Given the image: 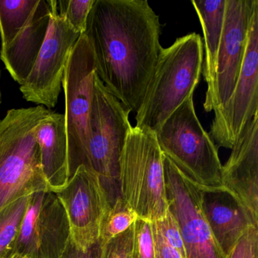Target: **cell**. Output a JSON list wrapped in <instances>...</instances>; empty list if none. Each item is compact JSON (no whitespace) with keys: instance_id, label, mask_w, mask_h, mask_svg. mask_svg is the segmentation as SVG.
I'll return each instance as SVG.
<instances>
[{"instance_id":"cell-24","label":"cell","mask_w":258,"mask_h":258,"mask_svg":"<svg viewBox=\"0 0 258 258\" xmlns=\"http://www.w3.org/2000/svg\"><path fill=\"white\" fill-rule=\"evenodd\" d=\"M258 226H250L238 240L226 258L258 257Z\"/></svg>"},{"instance_id":"cell-26","label":"cell","mask_w":258,"mask_h":258,"mask_svg":"<svg viewBox=\"0 0 258 258\" xmlns=\"http://www.w3.org/2000/svg\"><path fill=\"white\" fill-rule=\"evenodd\" d=\"M152 229L155 242V258H182L180 253L166 241L155 222L152 223Z\"/></svg>"},{"instance_id":"cell-4","label":"cell","mask_w":258,"mask_h":258,"mask_svg":"<svg viewBox=\"0 0 258 258\" xmlns=\"http://www.w3.org/2000/svg\"><path fill=\"white\" fill-rule=\"evenodd\" d=\"M119 188L139 218L153 223L167 214L164 159L153 131L131 128L120 157Z\"/></svg>"},{"instance_id":"cell-11","label":"cell","mask_w":258,"mask_h":258,"mask_svg":"<svg viewBox=\"0 0 258 258\" xmlns=\"http://www.w3.org/2000/svg\"><path fill=\"white\" fill-rule=\"evenodd\" d=\"M169 211L176 219L186 258H226L202 209V190L163 154Z\"/></svg>"},{"instance_id":"cell-22","label":"cell","mask_w":258,"mask_h":258,"mask_svg":"<svg viewBox=\"0 0 258 258\" xmlns=\"http://www.w3.org/2000/svg\"><path fill=\"white\" fill-rule=\"evenodd\" d=\"M132 258H155L152 222L138 218L134 223Z\"/></svg>"},{"instance_id":"cell-23","label":"cell","mask_w":258,"mask_h":258,"mask_svg":"<svg viewBox=\"0 0 258 258\" xmlns=\"http://www.w3.org/2000/svg\"><path fill=\"white\" fill-rule=\"evenodd\" d=\"M134 224L108 242H100L99 258H132Z\"/></svg>"},{"instance_id":"cell-27","label":"cell","mask_w":258,"mask_h":258,"mask_svg":"<svg viewBox=\"0 0 258 258\" xmlns=\"http://www.w3.org/2000/svg\"><path fill=\"white\" fill-rule=\"evenodd\" d=\"M101 243L98 241L94 245L86 250L78 249L72 241H69L67 248L61 258H99Z\"/></svg>"},{"instance_id":"cell-1","label":"cell","mask_w":258,"mask_h":258,"mask_svg":"<svg viewBox=\"0 0 258 258\" xmlns=\"http://www.w3.org/2000/svg\"><path fill=\"white\" fill-rule=\"evenodd\" d=\"M159 16L146 0H96L87 19L96 72L131 112L143 100L162 46Z\"/></svg>"},{"instance_id":"cell-21","label":"cell","mask_w":258,"mask_h":258,"mask_svg":"<svg viewBox=\"0 0 258 258\" xmlns=\"http://www.w3.org/2000/svg\"><path fill=\"white\" fill-rule=\"evenodd\" d=\"M96 0H57L60 16L80 34H84L87 19Z\"/></svg>"},{"instance_id":"cell-7","label":"cell","mask_w":258,"mask_h":258,"mask_svg":"<svg viewBox=\"0 0 258 258\" xmlns=\"http://www.w3.org/2000/svg\"><path fill=\"white\" fill-rule=\"evenodd\" d=\"M49 0H0V58L22 85L34 68L50 22Z\"/></svg>"},{"instance_id":"cell-17","label":"cell","mask_w":258,"mask_h":258,"mask_svg":"<svg viewBox=\"0 0 258 258\" xmlns=\"http://www.w3.org/2000/svg\"><path fill=\"white\" fill-rule=\"evenodd\" d=\"M36 138L46 182L56 192L71 178L64 114L51 111L37 126Z\"/></svg>"},{"instance_id":"cell-13","label":"cell","mask_w":258,"mask_h":258,"mask_svg":"<svg viewBox=\"0 0 258 258\" xmlns=\"http://www.w3.org/2000/svg\"><path fill=\"white\" fill-rule=\"evenodd\" d=\"M70 241L66 211L56 195H31L21 224L15 253L31 258H61Z\"/></svg>"},{"instance_id":"cell-9","label":"cell","mask_w":258,"mask_h":258,"mask_svg":"<svg viewBox=\"0 0 258 258\" xmlns=\"http://www.w3.org/2000/svg\"><path fill=\"white\" fill-rule=\"evenodd\" d=\"M258 114V0H254L241 72L232 94L214 112L210 137L217 146L232 149L246 126Z\"/></svg>"},{"instance_id":"cell-8","label":"cell","mask_w":258,"mask_h":258,"mask_svg":"<svg viewBox=\"0 0 258 258\" xmlns=\"http://www.w3.org/2000/svg\"><path fill=\"white\" fill-rule=\"evenodd\" d=\"M95 72L93 48L87 36L81 34L71 52L62 81L71 177L78 167L87 165L89 115Z\"/></svg>"},{"instance_id":"cell-16","label":"cell","mask_w":258,"mask_h":258,"mask_svg":"<svg viewBox=\"0 0 258 258\" xmlns=\"http://www.w3.org/2000/svg\"><path fill=\"white\" fill-rule=\"evenodd\" d=\"M202 205L211 232L226 256L250 226H258L224 188L202 190Z\"/></svg>"},{"instance_id":"cell-19","label":"cell","mask_w":258,"mask_h":258,"mask_svg":"<svg viewBox=\"0 0 258 258\" xmlns=\"http://www.w3.org/2000/svg\"><path fill=\"white\" fill-rule=\"evenodd\" d=\"M29 197L21 198L0 211V258H9L15 253Z\"/></svg>"},{"instance_id":"cell-15","label":"cell","mask_w":258,"mask_h":258,"mask_svg":"<svg viewBox=\"0 0 258 258\" xmlns=\"http://www.w3.org/2000/svg\"><path fill=\"white\" fill-rule=\"evenodd\" d=\"M231 149L222 166V185L258 225V114Z\"/></svg>"},{"instance_id":"cell-12","label":"cell","mask_w":258,"mask_h":258,"mask_svg":"<svg viewBox=\"0 0 258 258\" xmlns=\"http://www.w3.org/2000/svg\"><path fill=\"white\" fill-rule=\"evenodd\" d=\"M54 193L66 211L72 242L81 250L96 244L111 206L99 176L81 165L66 185Z\"/></svg>"},{"instance_id":"cell-5","label":"cell","mask_w":258,"mask_h":258,"mask_svg":"<svg viewBox=\"0 0 258 258\" xmlns=\"http://www.w3.org/2000/svg\"><path fill=\"white\" fill-rule=\"evenodd\" d=\"M161 152L202 190L223 188L218 146L201 124L193 96L155 132Z\"/></svg>"},{"instance_id":"cell-25","label":"cell","mask_w":258,"mask_h":258,"mask_svg":"<svg viewBox=\"0 0 258 258\" xmlns=\"http://www.w3.org/2000/svg\"><path fill=\"white\" fill-rule=\"evenodd\" d=\"M155 223L161 229L166 241L180 253L182 258H186L180 230L177 222L171 212L168 210L165 217Z\"/></svg>"},{"instance_id":"cell-6","label":"cell","mask_w":258,"mask_h":258,"mask_svg":"<svg viewBox=\"0 0 258 258\" xmlns=\"http://www.w3.org/2000/svg\"><path fill=\"white\" fill-rule=\"evenodd\" d=\"M131 111L108 90L95 72L89 115L87 168L100 179L112 205L120 196L122 152L131 126Z\"/></svg>"},{"instance_id":"cell-20","label":"cell","mask_w":258,"mask_h":258,"mask_svg":"<svg viewBox=\"0 0 258 258\" xmlns=\"http://www.w3.org/2000/svg\"><path fill=\"white\" fill-rule=\"evenodd\" d=\"M138 218L137 213L121 196H119L111 205L104 220L99 241L102 244L108 242L127 230Z\"/></svg>"},{"instance_id":"cell-3","label":"cell","mask_w":258,"mask_h":258,"mask_svg":"<svg viewBox=\"0 0 258 258\" xmlns=\"http://www.w3.org/2000/svg\"><path fill=\"white\" fill-rule=\"evenodd\" d=\"M51 111L42 105L13 108L0 120V211L21 198L51 191L36 138L37 126Z\"/></svg>"},{"instance_id":"cell-28","label":"cell","mask_w":258,"mask_h":258,"mask_svg":"<svg viewBox=\"0 0 258 258\" xmlns=\"http://www.w3.org/2000/svg\"><path fill=\"white\" fill-rule=\"evenodd\" d=\"M9 258H31L28 256H26V255L21 254V253H14L13 255L10 256Z\"/></svg>"},{"instance_id":"cell-10","label":"cell","mask_w":258,"mask_h":258,"mask_svg":"<svg viewBox=\"0 0 258 258\" xmlns=\"http://www.w3.org/2000/svg\"><path fill=\"white\" fill-rule=\"evenodd\" d=\"M50 22L44 43L20 91L28 102L50 110L58 103L71 52L81 34L59 16L57 0H49Z\"/></svg>"},{"instance_id":"cell-2","label":"cell","mask_w":258,"mask_h":258,"mask_svg":"<svg viewBox=\"0 0 258 258\" xmlns=\"http://www.w3.org/2000/svg\"><path fill=\"white\" fill-rule=\"evenodd\" d=\"M202 37L196 33L176 39L162 48L136 115V127L155 132L193 96L204 63Z\"/></svg>"},{"instance_id":"cell-14","label":"cell","mask_w":258,"mask_h":258,"mask_svg":"<svg viewBox=\"0 0 258 258\" xmlns=\"http://www.w3.org/2000/svg\"><path fill=\"white\" fill-rule=\"evenodd\" d=\"M254 0H226L224 25L217 55L215 78L205 96L206 112L224 107L238 81L247 46L249 22Z\"/></svg>"},{"instance_id":"cell-29","label":"cell","mask_w":258,"mask_h":258,"mask_svg":"<svg viewBox=\"0 0 258 258\" xmlns=\"http://www.w3.org/2000/svg\"><path fill=\"white\" fill-rule=\"evenodd\" d=\"M0 81H1V71H0ZM1 104H2V92L0 89V110H1ZM1 120V119H0Z\"/></svg>"},{"instance_id":"cell-18","label":"cell","mask_w":258,"mask_h":258,"mask_svg":"<svg viewBox=\"0 0 258 258\" xmlns=\"http://www.w3.org/2000/svg\"><path fill=\"white\" fill-rule=\"evenodd\" d=\"M191 4L203 31L205 53L202 73L208 85L206 96L211 93L215 78L217 55L224 25L226 0H192Z\"/></svg>"}]
</instances>
